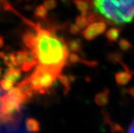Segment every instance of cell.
I'll use <instances>...</instances> for the list:
<instances>
[{
	"label": "cell",
	"mask_w": 134,
	"mask_h": 133,
	"mask_svg": "<svg viewBox=\"0 0 134 133\" xmlns=\"http://www.w3.org/2000/svg\"><path fill=\"white\" fill-rule=\"evenodd\" d=\"M34 14L37 19L45 20L48 14V10L43 5H40L36 7L34 10Z\"/></svg>",
	"instance_id": "obj_14"
},
{
	"label": "cell",
	"mask_w": 134,
	"mask_h": 133,
	"mask_svg": "<svg viewBox=\"0 0 134 133\" xmlns=\"http://www.w3.org/2000/svg\"><path fill=\"white\" fill-rule=\"evenodd\" d=\"M1 100H2V98H1V90H0V109H1Z\"/></svg>",
	"instance_id": "obj_24"
},
{
	"label": "cell",
	"mask_w": 134,
	"mask_h": 133,
	"mask_svg": "<svg viewBox=\"0 0 134 133\" xmlns=\"http://www.w3.org/2000/svg\"><path fill=\"white\" fill-rule=\"evenodd\" d=\"M68 48L69 50L73 52L74 53H76L78 54V52H80L82 50V42L80 39L78 38H75V39H70L68 43Z\"/></svg>",
	"instance_id": "obj_11"
},
{
	"label": "cell",
	"mask_w": 134,
	"mask_h": 133,
	"mask_svg": "<svg viewBox=\"0 0 134 133\" xmlns=\"http://www.w3.org/2000/svg\"><path fill=\"white\" fill-rule=\"evenodd\" d=\"M36 39L35 50L38 65L62 71L68 63L70 50L63 38L59 37L53 28H44L36 25Z\"/></svg>",
	"instance_id": "obj_1"
},
{
	"label": "cell",
	"mask_w": 134,
	"mask_h": 133,
	"mask_svg": "<svg viewBox=\"0 0 134 133\" xmlns=\"http://www.w3.org/2000/svg\"><path fill=\"white\" fill-rule=\"evenodd\" d=\"M125 92L127 93L129 95H131L133 98H134V87L127 88V89L125 90Z\"/></svg>",
	"instance_id": "obj_21"
},
{
	"label": "cell",
	"mask_w": 134,
	"mask_h": 133,
	"mask_svg": "<svg viewBox=\"0 0 134 133\" xmlns=\"http://www.w3.org/2000/svg\"><path fill=\"white\" fill-rule=\"evenodd\" d=\"M36 34L32 32H25L22 37L23 43L29 50L34 52L36 45Z\"/></svg>",
	"instance_id": "obj_5"
},
{
	"label": "cell",
	"mask_w": 134,
	"mask_h": 133,
	"mask_svg": "<svg viewBox=\"0 0 134 133\" xmlns=\"http://www.w3.org/2000/svg\"><path fill=\"white\" fill-rule=\"evenodd\" d=\"M21 72L20 69L16 67H8L3 74V79H8L14 84L19 80Z\"/></svg>",
	"instance_id": "obj_7"
},
{
	"label": "cell",
	"mask_w": 134,
	"mask_h": 133,
	"mask_svg": "<svg viewBox=\"0 0 134 133\" xmlns=\"http://www.w3.org/2000/svg\"><path fill=\"white\" fill-rule=\"evenodd\" d=\"M95 11L114 25L134 19V0H93Z\"/></svg>",
	"instance_id": "obj_2"
},
{
	"label": "cell",
	"mask_w": 134,
	"mask_h": 133,
	"mask_svg": "<svg viewBox=\"0 0 134 133\" xmlns=\"http://www.w3.org/2000/svg\"><path fill=\"white\" fill-rule=\"evenodd\" d=\"M118 44H119V48L124 52H127L132 48V45H131V42L124 38L120 39L118 42Z\"/></svg>",
	"instance_id": "obj_16"
},
{
	"label": "cell",
	"mask_w": 134,
	"mask_h": 133,
	"mask_svg": "<svg viewBox=\"0 0 134 133\" xmlns=\"http://www.w3.org/2000/svg\"><path fill=\"white\" fill-rule=\"evenodd\" d=\"M48 10H52L57 6L56 0H45L42 4Z\"/></svg>",
	"instance_id": "obj_19"
},
{
	"label": "cell",
	"mask_w": 134,
	"mask_h": 133,
	"mask_svg": "<svg viewBox=\"0 0 134 133\" xmlns=\"http://www.w3.org/2000/svg\"><path fill=\"white\" fill-rule=\"evenodd\" d=\"M57 79L58 81L61 83V84L64 87L65 92H68L70 91V88H71V85H70V84H71V82H72L70 76L60 74L59 76H58Z\"/></svg>",
	"instance_id": "obj_13"
},
{
	"label": "cell",
	"mask_w": 134,
	"mask_h": 133,
	"mask_svg": "<svg viewBox=\"0 0 134 133\" xmlns=\"http://www.w3.org/2000/svg\"><path fill=\"white\" fill-rule=\"evenodd\" d=\"M61 73V71L57 69L37 65L27 78L35 93L44 94L53 86Z\"/></svg>",
	"instance_id": "obj_3"
},
{
	"label": "cell",
	"mask_w": 134,
	"mask_h": 133,
	"mask_svg": "<svg viewBox=\"0 0 134 133\" xmlns=\"http://www.w3.org/2000/svg\"><path fill=\"white\" fill-rule=\"evenodd\" d=\"M61 1H62V2H68V0H61Z\"/></svg>",
	"instance_id": "obj_25"
},
{
	"label": "cell",
	"mask_w": 134,
	"mask_h": 133,
	"mask_svg": "<svg viewBox=\"0 0 134 133\" xmlns=\"http://www.w3.org/2000/svg\"><path fill=\"white\" fill-rule=\"evenodd\" d=\"M0 85H1V87H2V88L3 90L6 91V92H9V91L11 90L13 88L14 83L8 80V79H3L1 81Z\"/></svg>",
	"instance_id": "obj_17"
},
{
	"label": "cell",
	"mask_w": 134,
	"mask_h": 133,
	"mask_svg": "<svg viewBox=\"0 0 134 133\" xmlns=\"http://www.w3.org/2000/svg\"><path fill=\"white\" fill-rule=\"evenodd\" d=\"M3 39H2V37L0 36V47L1 46H2V45H3Z\"/></svg>",
	"instance_id": "obj_23"
},
{
	"label": "cell",
	"mask_w": 134,
	"mask_h": 133,
	"mask_svg": "<svg viewBox=\"0 0 134 133\" xmlns=\"http://www.w3.org/2000/svg\"><path fill=\"white\" fill-rule=\"evenodd\" d=\"M128 133H134V120L131 122L128 128Z\"/></svg>",
	"instance_id": "obj_22"
},
{
	"label": "cell",
	"mask_w": 134,
	"mask_h": 133,
	"mask_svg": "<svg viewBox=\"0 0 134 133\" xmlns=\"http://www.w3.org/2000/svg\"><path fill=\"white\" fill-rule=\"evenodd\" d=\"M81 30L82 29L77 25L76 24L71 25L70 27V29H69L70 33L71 34H72V35H77V34H78L81 31Z\"/></svg>",
	"instance_id": "obj_20"
},
{
	"label": "cell",
	"mask_w": 134,
	"mask_h": 133,
	"mask_svg": "<svg viewBox=\"0 0 134 133\" xmlns=\"http://www.w3.org/2000/svg\"><path fill=\"white\" fill-rule=\"evenodd\" d=\"M26 129L30 132H37L40 130V122L35 118H28L25 122Z\"/></svg>",
	"instance_id": "obj_10"
},
{
	"label": "cell",
	"mask_w": 134,
	"mask_h": 133,
	"mask_svg": "<svg viewBox=\"0 0 134 133\" xmlns=\"http://www.w3.org/2000/svg\"><path fill=\"white\" fill-rule=\"evenodd\" d=\"M82 59L79 56L78 54L76 53H70V55H69V57H68V62L70 63V64H76L78 62H81Z\"/></svg>",
	"instance_id": "obj_18"
},
{
	"label": "cell",
	"mask_w": 134,
	"mask_h": 133,
	"mask_svg": "<svg viewBox=\"0 0 134 133\" xmlns=\"http://www.w3.org/2000/svg\"><path fill=\"white\" fill-rule=\"evenodd\" d=\"M74 2L77 9L81 12V14L87 16L89 9H90L89 3L85 0H74Z\"/></svg>",
	"instance_id": "obj_12"
},
{
	"label": "cell",
	"mask_w": 134,
	"mask_h": 133,
	"mask_svg": "<svg viewBox=\"0 0 134 133\" xmlns=\"http://www.w3.org/2000/svg\"><path fill=\"white\" fill-rule=\"evenodd\" d=\"M76 24L81 29H85V27H87V26L90 25L87 16L82 15V14H80V15L76 17Z\"/></svg>",
	"instance_id": "obj_15"
},
{
	"label": "cell",
	"mask_w": 134,
	"mask_h": 133,
	"mask_svg": "<svg viewBox=\"0 0 134 133\" xmlns=\"http://www.w3.org/2000/svg\"><path fill=\"white\" fill-rule=\"evenodd\" d=\"M109 96H110V90L105 88L104 90L98 92L95 96V103L99 107H105L108 104Z\"/></svg>",
	"instance_id": "obj_8"
},
{
	"label": "cell",
	"mask_w": 134,
	"mask_h": 133,
	"mask_svg": "<svg viewBox=\"0 0 134 133\" xmlns=\"http://www.w3.org/2000/svg\"><path fill=\"white\" fill-rule=\"evenodd\" d=\"M1 72H2V71H1V69H0V76H1Z\"/></svg>",
	"instance_id": "obj_26"
},
{
	"label": "cell",
	"mask_w": 134,
	"mask_h": 133,
	"mask_svg": "<svg viewBox=\"0 0 134 133\" xmlns=\"http://www.w3.org/2000/svg\"><path fill=\"white\" fill-rule=\"evenodd\" d=\"M114 78L118 85L125 86L132 78V74L130 71H119V72L116 73Z\"/></svg>",
	"instance_id": "obj_6"
},
{
	"label": "cell",
	"mask_w": 134,
	"mask_h": 133,
	"mask_svg": "<svg viewBox=\"0 0 134 133\" xmlns=\"http://www.w3.org/2000/svg\"><path fill=\"white\" fill-rule=\"evenodd\" d=\"M107 29V25L104 21H97L87 26L82 32L85 39L91 41L104 33Z\"/></svg>",
	"instance_id": "obj_4"
},
{
	"label": "cell",
	"mask_w": 134,
	"mask_h": 133,
	"mask_svg": "<svg viewBox=\"0 0 134 133\" xmlns=\"http://www.w3.org/2000/svg\"><path fill=\"white\" fill-rule=\"evenodd\" d=\"M121 32V29L119 27H111L105 33V37L109 42H115L119 39Z\"/></svg>",
	"instance_id": "obj_9"
}]
</instances>
